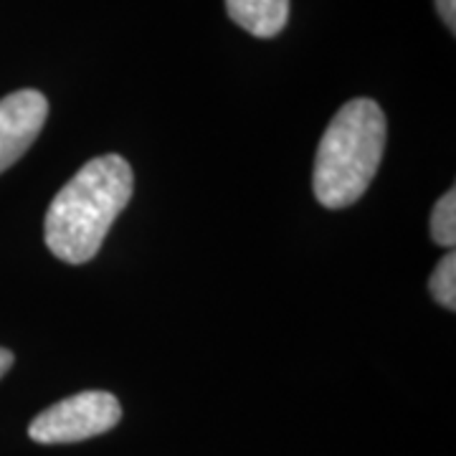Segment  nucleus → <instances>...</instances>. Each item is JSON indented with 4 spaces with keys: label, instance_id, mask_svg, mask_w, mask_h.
<instances>
[{
    "label": "nucleus",
    "instance_id": "1",
    "mask_svg": "<svg viewBox=\"0 0 456 456\" xmlns=\"http://www.w3.org/2000/svg\"><path fill=\"white\" fill-rule=\"evenodd\" d=\"M134 175L122 155L94 158L51 200L44 236L56 259L86 264L97 256L117 216L127 208Z\"/></svg>",
    "mask_w": 456,
    "mask_h": 456
},
{
    "label": "nucleus",
    "instance_id": "2",
    "mask_svg": "<svg viewBox=\"0 0 456 456\" xmlns=\"http://www.w3.org/2000/svg\"><path fill=\"white\" fill-rule=\"evenodd\" d=\"M388 125L373 99L345 102L317 147L312 188L325 208H347L368 191L386 152Z\"/></svg>",
    "mask_w": 456,
    "mask_h": 456
},
{
    "label": "nucleus",
    "instance_id": "3",
    "mask_svg": "<svg viewBox=\"0 0 456 456\" xmlns=\"http://www.w3.org/2000/svg\"><path fill=\"white\" fill-rule=\"evenodd\" d=\"M119 421L122 406L117 395L107 391H84L38 413L28 426V436L36 444H77L112 431Z\"/></svg>",
    "mask_w": 456,
    "mask_h": 456
},
{
    "label": "nucleus",
    "instance_id": "4",
    "mask_svg": "<svg viewBox=\"0 0 456 456\" xmlns=\"http://www.w3.org/2000/svg\"><path fill=\"white\" fill-rule=\"evenodd\" d=\"M49 117V99L38 89H20L0 99V173L16 165L36 142Z\"/></svg>",
    "mask_w": 456,
    "mask_h": 456
},
{
    "label": "nucleus",
    "instance_id": "5",
    "mask_svg": "<svg viewBox=\"0 0 456 456\" xmlns=\"http://www.w3.org/2000/svg\"><path fill=\"white\" fill-rule=\"evenodd\" d=\"M228 18L256 38H274L289 20V0H226Z\"/></svg>",
    "mask_w": 456,
    "mask_h": 456
},
{
    "label": "nucleus",
    "instance_id": "6",
    "mask_svg": "<svg viewBox=\"0 0 456 456\" xmlns=\"http://www.w3.org/2000/svg\"><path fill=\"white\" fill-rule=\"evenodd\" d=\"M431 239L444 248H454L456 244V193L454 188L439 198L431 213Z\"/></svg>",
    "mask_w": 456,
    "mask_h": 456
},
{
    "label": "nucleus",
    "instance_id": "7",
    "mask_svg": "<svg viewBox=\"0 0 456 456\" xmlns=\"http://www.w3.org/2000/svg\"><path fill=\"white\" fill-rule=\"evenodd\" d=\"M428 292L439 302L441 307L449 312L456 310V256L449 251L444 259L436 264L434 274L428 279Z\"/></svg>",
    "mask_w": 456,
    "mask_h": 456
},
{
    "label": "nucleus",
    "instance_id": "8",
    "mask_svg": "<svg viewBox=\"0 0 456 456\" xmlns=\"http://www.w3.org/2000/svg\"><path fill=\"white\" fill-rule=\"evenodd\" d=\"M436 11L449 31H456V0H436Z\"/></svg>",
    "mask_w": 456,
    "mask_h": 456
},
{
    "label": "nucleus",
    "instance_id": "9",
    "mask_svg": "<svg viewBox=\"0 0 456 456\" xmlns=\"http://www.w3.org/2000/svg\"><path fill=\"white\" fill-rule=\"evenodd\" d=\"M13 360L16 358H13V353H11V350L0 347V378L13 368Z\"/></svg>",
    "mask_w": 456,
    "mask_h": 456
}]
</instances>
